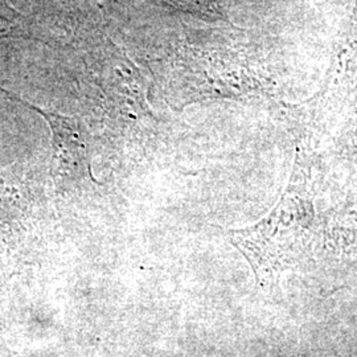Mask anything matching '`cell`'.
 <instances>
[{
	"instance_id": "cell-2",
	"label": "cell",
	"mask_w": 357,
	"mask_h": 357,
	"mask_svg": "<svg viewBox=\"0 0 357 357\" xmlns=\"http://www.w3.org/2000/svg\"><path fill=\"white\" fill-rule=\"evenodd\" d=\"M84 68L86 81L100 94L103 112L116 122L134 126L153 115L147 78L112 41L90 50Z\"/></svg>"
},
{
	"instance_id": "cell-4",
	"label": "cell",
	"mask_w": 357,
	"mask_h": 357,
	"mask_svg": "<svg viewBox=\"0 0 357 357\" xmlns=\"http://www.w3.org/2000/svg\"><path fill=\"white\" fill-rule=\"evenodd\" d=\"M31 206L32 195L23 169L16 165L0 169V231L22 224Z\"/></svg>"
},
{
	"instance_id": "cell-3",
	"label": "cell",
	"mask_w": 357,
	"mask_h": 357,
	"mask_svg": "<svg viewBox=\"0 0 357 357\" xmlns=\"http://www.w3.org/2000/svg\"><path fill=\"white\" fill-rule=\"evenodd\" d=\"M0 91L13 101L22 103L41 115L52 134V175L61 185H78L94 181L90 165L89 134L76 116L44 110L0 86Z\"/></svg>"
},
{
	"instance_id": "cell-1",
	"label": "cell",
	"mask_w": 357,
	"mask_h": 357,
	"mask_svg": "<svg viewBox=\"0 0 357 357\" xmlns=\"http://www.w3.org/2000/svg\"><path fill=\"white\" fill-rule=\"evenodd\" d=\"M306 181H291L280 203L253 227L230 230L231 243L243 253L261 286L273 284L310 249L315 213Z\"/></svg>"
},
{
	"instance_id": "cell-5",
	"label": "cell",
	"mask_w": 357,
	"mask_h": 357,
	"mask_svg": "<svg viewBox=\"0 0 357 357\" xmlns=\"http://www.w3.org/2000/svg\"><path fill=\"white\" fill-rule=\"evenodd\" d=\"M13 31V23L0 13V36H6Z\"/></svg>"
}]
</instances>
